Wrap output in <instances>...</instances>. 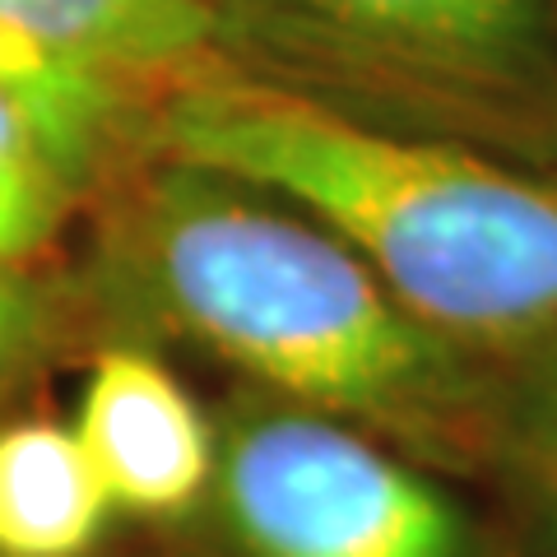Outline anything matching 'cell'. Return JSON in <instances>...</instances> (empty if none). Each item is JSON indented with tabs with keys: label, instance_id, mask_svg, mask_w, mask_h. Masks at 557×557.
<instances>
[{
	"label": "cell",
	"instance_id": "4",
	"mask_svg": "<svg viewBox=\"0 0 557 557\" xmlns=\"http://www.w3.org/2000/svg\"><path fill=\"white\" fill-rule=\"evenodd\" d=\"M214 437L205 502L242 557H469L460 502L348 418L242 391Z\"/></svg>",
	"mask_w": 557,
	"mask_h": 557
},
{
	"label": "cell",
	"instance_id": "5",
	"mask_svg": "<svg viewBox=\"0 0 557 557\" xmlns=\"http://www.w3.org/2000/svg\"><path fill=\"white\" fill-rule=\"evenodd\" d=\"M116 516L172 520L196 511L214 483V423L145 344H102L70 418Z\"/></svg>",
	"mask_w": 557,
	"mask_h": 557
},
{
	"label": "cell",
	"instance_id": "12",
	"mask_svg": "<svg viewBox=\"0 0 557 557\" xmlns=\"http://www.w3.org/2000/svg\"><path fill=\"white\" fill-rule=\"evenodd\" d=\"M548 557H557V497H553V534H548Z\"/></svg>",
	"mask_w": 557,
	"mask_h": 557
},
{
	"label": "cell",
	"instance_id": "3",
	"mask_svg": "<svg viewBox=\"0 0 557 557\" xmlns=\"http://www.w3.org/2000/svg\"><path fill=\"white\" fill-rule=\"evenodd\" d=\"M209 42L330 112L557 163V0H209Z\"/></svg>",
	"mask_w": 557,
	"mask_h": 557
},
{
	"label": "cell",
	"instance_id": "2",
	"mask_svg": "<svg viewBox=\"0 0 557 557\" xmlns=\"http://www.w3.org/2000/svg\"><path fill=\"white\" fill-rule=\"evenodd\" d=\"M145 149L265 186L479 362L557 335V172L209 70L149 102Z\"/></svg>",
	"mask_w": 557,
	"mask_h": 557
},
{
	"label": "cell",
	"instance_id": "8",
	"mask_svg": "<svg viewBox=\"0 0 557 557\" xmlns=\"http://www.w3.org/2000/svg\"><path fill=\"white\" fill-rule=\"evenodd\" d=\"M0 84L47 121L84 186H102L116 168L145 153V116L153 98L47 57L5 20H0Z\"/></svg>",
	"mask_w": 557,
	"mask_h": 557
},
{
	"label": "cell",
	"instance_id": "10",
	"mask_svg": "<svg viewBox=\"0 0 557 557\" xmlns=\"http://www.w3.org/2000/svg\"><path fill=\"white\" fill-rule=\"evenodd\" d=\"M516 368L520 376L502 395L497 428L557 497V335L525 354Z\"/></svg>",
	"mask_w": 557,
	"mask_h": 557
},
{
	"label": "cell",
	"instance_id": "11",
	"mask_svg": "<svg viewBox=\"0 0 557 557\" xmlns=\"http://www.w3.org/2000/svg\"><path fill=\"white\" fill-rule=\"evenodd\" d=\"M47 344V302L28 265L0 260V395L38 362Z\"/></svg>",
	"mask_w": 557,
	"mask_h": 557
},
{
	"label": "cell",
	"instance_id": "6",
	"mask_svg": "<svg viewBox=\"0 0 557 557\" xmlns=\"http://www.w3.org/2000/svg\"><path fill=\"white\" fill-rule=\"evenodd\" d=\"M0 20L47 57L145 98L219 70L209 0H0Z\"/></svg>",
	"mask_w": 557,
	"mask_h": 557
},
{
	"label": "cell",
	"instance_id": "9",
	"mask_svg": "<svg viewBox=\"0 0 557 557\" xmlns=\"http://www.w3.org/2000/svg\"><path fill=\"white\" fill-rule=\"evenodd\" d=\"M84 190L47 121L0 84V260L28 265L57 247Z\"/></svg>",
	"mask_w": 557,
	"mask_h": 557
},
{
	"label": "cell",
	"instance_id": "1",
	"mask_svg": "<svg viewBox=\"0 0 557 557\" xmlns=\"http://www.w3.org/2000/svg\"><path fill=\"white\" fill-rule=\"evenodd\" d=\"M102 186V284L135 321L409 456H465L497 423L483 362L432 335L284 196L149 149Z\"/></svg>",
	"mask_w": 557,
	"mask_h": 557
},
{
	"label": "cell",
	"instance_id": "7",
	"mask_svg": "<svg viewBox=\"0 0 557 557\" xmlns=\"http://www.w3.org/2000/svg\"><path fill=\"white\" fill-rule=\"evenodd\" d=\"M116 507L70 423H0V557H89Z\"/></svg>",
	"mask_w": 557,
	"mask_h": 557
}]
</instances>
